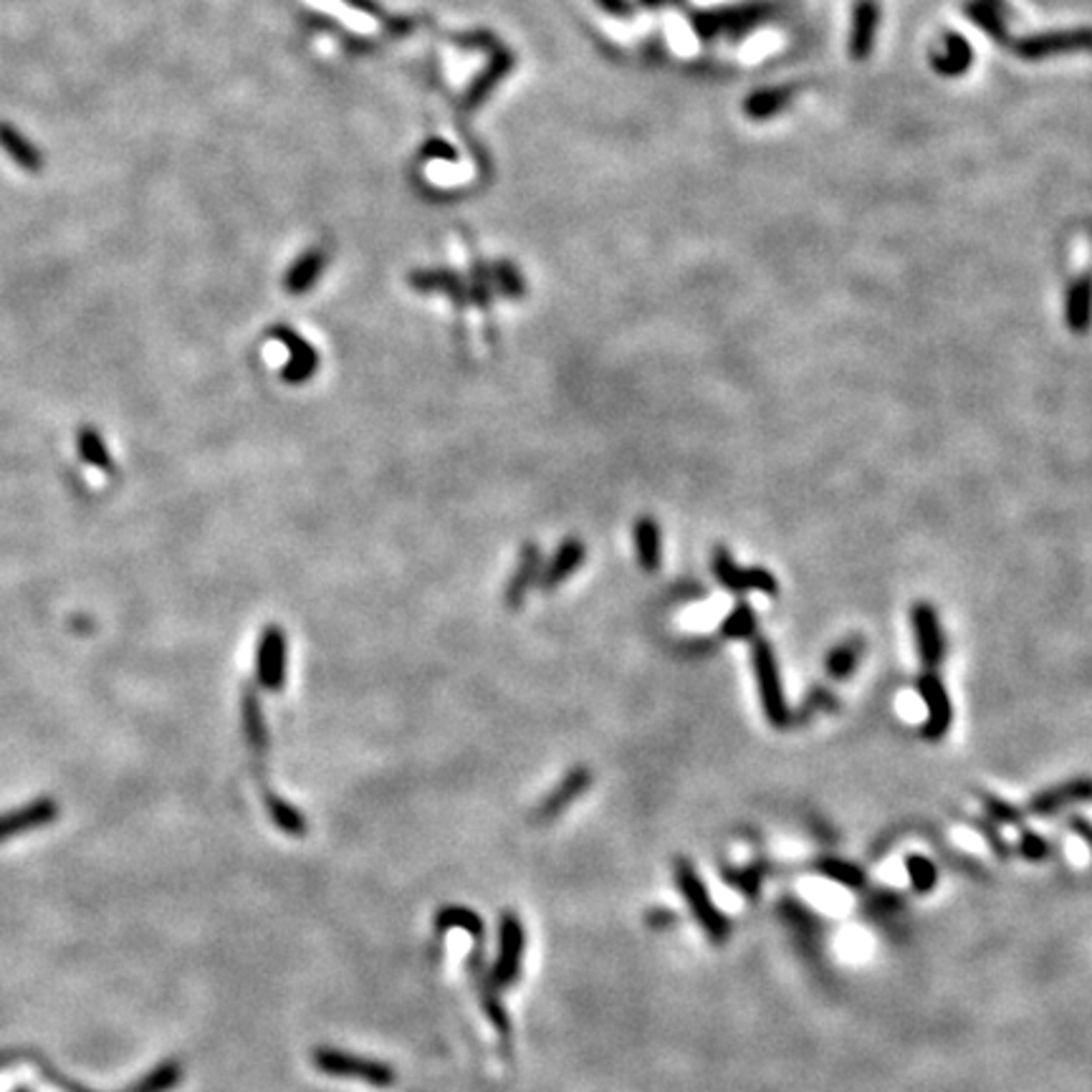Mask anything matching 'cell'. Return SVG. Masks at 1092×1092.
Segmentation results:
<instances>
[{
	"mask_svg": "<svg viewBox=\"0 0 1092 1092\" xmlns=\"http://www.w3.org/2000/svg\"><path fill=\"white\" fill-rule=\"evenodd\" d=\"M673 878L683 900H686L690 915L699 923L701 931L706 933V939L710 943H716V946H723V943L731 939L734 923H731V918H725L721 908L716 906V900L710 898L708 887L701 880L695 865L686 857H678L673 863Z\"/></svg>",
	"mask_w": 1092,
	"mask_h": 1092,
	"instance_id": "1",
	"label": "cell"
},
{
	"mask_svg": "<svg viewBox=\"0 0 1092 1092\" xmlns=\"http://www.w3.org/2000/svg\"><path fill=\"white\" fill-rule=\"evenodd\" d=\"M751 663H753V675H757L759 686V699L761 706H764V716L774 729H787L789 721H792V710H789V703L784 699V688H781V673L777 655H774L772 643L766 640H757L751 647Z\"/></svg>",
	"mask_w": 1092,
	"mask_h": 1092,
	"instance_id": "2",
	"label": "cell"
},
{
	"mask_svg": "<svg viewBox=\"0 0 1092 1092\" xmlns=\"http://www.w3.org/2000/svg\"><path fill=\"white\" fill-rule=\"evenodd\" d=\"M312 1062L316 1069L329 1077H344V1080H359L368 1082L372 1088H392L398 1082V1073L394 1067L385 1065V1062L368 1060V1057L342 1052V1049L334 1047H316L312 1054Z\"/></svg>",
	"mask_w": 1092,
	"mask_h": 1092,
	"instance_id": "3",
	"label": "cell"
},
{
	"mask_svg": "<svg viewBox=\"0 0 1092 1092\" xmlns=\"http://www.w3.org/2000/svg\"><path fill=\"white\" fill-rule=\"evenodd\" d=\"M1090 48L1092 28H1065V31L1037 33V36H1024L1012 44V51L1027 61H1039L1047 59V56L1069 51H1090Z\"/></svg>",
	"mask_w": 1092,
	"mask_h": 1092,
	"instance_id": "4",
	"label": "cell"
},
{
	"mask_svg": "<svg viewBox=\"0 0 1092 1092\" xmlns=\"http://www.w3.org/2000/svg\"><path fill=\"white\" fill-rule=\"evenodd\" d=\"M288 663V640L279 625L264 627L256 647V678L258 686L279 693L286 683Z\"/></svg>",
	"mask_w": 1092,
	"mask_h": 1092,
	"instance_id": "5",
	"label": "cell"
},
{
	"mask_svg": "<svg viewBox=\"0 0 1092 1092\" xmlns=\"http://www.w3.org/2000/svg\"><path fill=\"white\" fill-rule=\"evenodd\" d=\"M498 956L496 963H493L491 982L493 986H511L521 974V958H524V943L526 933L524 926H521L519 915L504 913L502 923H498Z\"/></svg>",
	"mask_w": 1092,
	"mask_h": 1092,
	"instance_id": "6",
	"label": "cell"
},
{
	"mask_svg": "<svg viewBox=\"0 0 1092 1092\" xmlns=\"http://www.w3.org/2000/svg\"><path fill=\"white\" fill-rule=\"evenodd\" d=\"M918 693L923 703H926V723H923V736L928 742H941L943 736L948 734L951 723H954V706H951V695L943 680L933 671H926L918 680Z\"/></svg>",
	"mask_w": 1092,
	"mask_h": 1092,
	"instance_id": "7",
	"label": "cell"
},
{
	"mask_svg": "<svg viewBox=\"0 0 1092 1092\" xmlns=\"http://www.w3.org/2000/svg\"><path fill=\"white\" fill-rule=\"evenodd\" d=\"M911 625H913L915 645H918L921 663L926 665V671H933V668H939V663L943 660V653H946L939 612H936L933 604L915 602L911 610Z\"/></svg>",
	"mask_w": 1092,
	"mask_h": 1092,
	"instance_id": "8",
	"label": "cell"
},
{
	"mask_svg": "<svg viewBox=\"0 0 1092 1092\" xmlns=\"http://www.w3.org/2000/svg\"><path fill=\"white\" fill-rule=\"evenodd\" d=\"M1088 802H1092V777H1075L1034 794L1027 812L1034 817H1052L1069 805H1088Z\"/></svg>",
	"mask_w": 1092,
	"mask_h": 1092,
	"instance_id": "9",
	"label": "cell"
},
{
	"mask_svg": "<svg viewBox=\"0 0 1092 1092\" xmlns=\"http://www.w3.org/2000/svg\"><path fill=\"white\" fill-rule=\"evenodd\" d=\"M468 969H470V976H474L478 999H481L485 1017H489L493 1030H496L498 1037H502V1047L506 1049V1052H509L511 1049V1021H509V1014H506V1009H504L502 999H498L496 991H493L491 974L485 971L483 961H481V948H476V954L468 958Z\"/></svg>",
	"mask_w": 1092,
	"mask_h": 1092,
	"instance_id": "10",
	"label": "cell"
},
{
	"mask_svg": "<svg viewBox=\"0 0 1092 1092\" xmlns=\"http://www.w3.org/2000/svg\"><path fill=\"white\" fill-rule=\"evenodd\" d=\"M273 336L288 349V362L281 370V379L288 385L309 383L316 375V370H319V355L312 349V344L301 340L291 329H276Z\"/></svg>",
	"mask_w": 1092,
	"mask_h": 1092,
	"instance_id": "11",
	"label": "cell"
},
{
	"mask_svg": "<svg viewBox=\"0 0 1092 1092\" xmlns=\"http://www.w3.org/2000/svg\"><path fill=\"white\" fill-rule=\"evenodd\" d=\"M589 784H592L589 766H574V769L554 787V792L539 802L537 812H534V820L537 822L556 820V817L565 812V809L572 805L577 797H582V794L587 792Z\"/></svg>",
	"mask_w": 1092,
	"mask_h": 1092,
	"instance_id": "12",
	"label": "cell"
},
{
	"mask_svg": "<svg viewBox=\"0 0 1092 1092\" xmlns=\"http://www.w3.org/2000/svg\"><path fill=\"white\" fill-rule=\"evenodd\" d=\"M769 16H772L769 3H746V5H738V9L710 13V16L701 20V28L706 36H714V33H721V31L723 33H744V31H751L753 26L764 24V20Z\"/></svg>",
	"mask_w": 1092,
	"mask_h": 1092,
	"instance_id": "13",
	"label": "cell"
},
{
	"mask_svg": "<svg viewBox=\"0 0 1092 1092\" xmlns=\"http://www.w3.org/2000/svg\"><path fill=\"white\" fill-rule=\"evenodd\" d=\"M584 559H587V547H584L577 537L565 539L554 552L552 559H549V565L541 569L539 587L544 592H554L559 584H565L569 577L577 574V569L584 565Z\"/></svg>",
	"mask_w": 1092,
	"mask_h": 1092,
	"instance_id": "14",
	"label": "cell"
},
{
	"mask_svg": "<svg viewBox=\"0 0 1092 1092\" xmlns=\"http://www.w3.org/2000/svg\"><path fill=\"white\" fill-rule=\"evenodd\" d=\"M56 817H59V807H56L54 799H36L31 805L13 809L9 814H0V842L31 833L36 827H44V824L54 822Z\"/></svg>",
	"mask_w": 1092,
	"mask_h": 1092,
	"instance_id": "15",
	"label": "cell"
},
{
	"mask_svg": "<svg viewBox=\"0 0 1092 1092\" xmlns=\"http://www.w3.org/2000/svg\"><path fill=\"white\" fill-rule=\"evenodd\" d=\"M880 26V9L876 0H857L852 11V31H850V54L855 61L868 59L876 46V33Z\"/></svg>",
	"mask_w": 1092,
	"mask_h": 1092,
	"instance_id": "16",
	"label": "cell"
},
{
	"mask_svg": "<svg viewBox=\"0 0 1092 1092\" xmlns=\"http://www.w3.org/2000/svg\"><path fill=\"white\" fill-rule=\"evenodd\" d=\"M541 569L544 567H541L539 547L534 544V541H528V544H524V549H521L519 565H517V569H513L511 580H509V584H506V592H504V600L511 610L521 608V602L526 600L532 584L539 580Z\"/></svg>",
	"mask_w": 1092,
	"mask_h": 1092,
	"instance_id": "17",
	"label": "cell"
},
{
	"mask_svg": "<svg viewBox=\"0 0 1092 1092\" xmlns=\"http://www.w3.org/2000/svg\"><path fill=\"white\" fill-rule=\"evenodd\" d=\"M1065 324L1073 334H1088L1092 329V273H1082L1067 286Z\"/></svg>",
	"mask_w": 1092,
	"mask_h": 1092,
	"instance_id": "18",
	"label": "cell"
},
{
	"mask_svg": "<svg viewBox=\"0 0 1092 1092\" xmlns=\"http://www.w3.org/2000/svg\"><path fill=\"white\" fill-rule=\"evenodd\" d=\"M971 61H974V48L969 46L967 39L958 36V33H948V36L943 39L941 51L931 54L933 69L941 76H961L963 72H969Z\"/></svg>",
	"mask_w": 1092,
	"mask_h": 1092,
	"instance_id": "19",
	"label": "cell"
},
{
	"mask_svg": "<svg viewBox=\"0 0 1092 1092\" xmlns=\"http://www.w3.org/2000/svg\"><path fill=\"white\" fill-rule=\"evenodd\" d=\"M663 539H660V524L653 517H640L635 524V552L638 562L645 572H658L663 559Z\"/></svg>",
	"mask_w": 1092,
	"mask_h": 1092,
	"instance_id": "20",
	"label": "cell"
},
{
	"mask_svg": "<svg viewBox=\"0 0 1092 1092\" xmlns=\"http://www.w3.org/2000/svg\"><path fill=\"white\" fill-rule=\"evenodd\" d=\"M241 716L245 742H249V746L256 753H266V749H269V729H266L264 708H260V701L253 688H245L241 701Z\"/></svg>",
	"mask_w": 1092,
	"mask_h": 1092,
	"instance_id": "21",
	"label": "cell"
},
{
	"mask_svg": "<svg viewBox=\"0 0 1092 1092\" xmlns=\"http://www.w3.org/2000/svg\"><path fill=\"white\" fill-rule=\"evenodd\" d=\"M435 928H438L440 933L453 931V928H458V931H466L470 939L476 941L478 948H481V943L485 939L481 915L470 911V908H463V906L440 908L438 915H435Z\"/></svg>",
	"mask_w": 1092,
	"mask_h": 1092,
	"instance_id": "22",
	"label": "cell"
},
{
	"mask_svg": "<svg viewBox=\"0 0 1092 1092\" xmlns=\"http://www.w3.org/2000/svg\"><path fill=\"white\" fill-rule=\"evenodd\" d=\"M797 91H799V87H789V84H784V87L759 89V91H753L749 99H746L744 109H746V115H749L751 119L774 117V115H777V111H781L789 102H792Z\"/></svg>",
	"mask_w": 1092,
	"mask_h": 1092,
	"instance_id": "23",
	"label": "cell"
},
{
	"mask_svg": "<svg viewBox=\"0 0 1092 1092\" xmlns=\"http://www.w3.org/2000/svg\"><path fill=\"white\" fill-rule=\"evenodd\" d=\"M710 567H714L716 580L723 584L729 592H749V569L738 567L736 559L725 547H716L714 554H710Z\"/></svg>",
	"mask_w": 1092,
	"mask_h": 1092,
	"instance_id": "24",
	"label": "cell"
},
{
	"mask_svg": "<svg viewBox=\"0 0 1092 1092\" xmlns=\"http://www.w3.org/2000/svg\"><path fill=\"white\" fill-rule=\"evenodd\" d=\"M967 13L969 18L974 20V24L982 28L984 33H989L991 39L997 41H1004L1009 39L1006 36V26H1004V9L999 0H971V3L967 5Z\"/></svg>",
	"mask_w": 1092,
	"mask_h": 1092,
	"instance_id": "25",
	"label": "cell"
},
{
	"mask_svg": "<svg viewBox=\"0 0 1092 1092\" xmlns=\"http://www.w3.org/2000/svg\"><path fill=\"white\" fill-rule=\"evenodd\" d=\"M266 809H269L271 822L276 824L284 835H288V837H304L306 835V817L301 814L294 805H288L284 797H276L273 792H266Z\"/></svg>",
	"mask_w": 1092,
	"mask_h": 1092,
	"instance_id": "26",
	"label": "cell"
},
{
	"mask_svg": "<svg viewBox=\"0 0 1092 1092\" xmlns=\"http://www.w3.org/2000/svg\"><path fill=\"white\" fill-rule=\"evenodd\" d=\"M814 872L824 880H833V883L850 887V891H859L865 887V872L859 870V865L848 863V859L840 857H822L814 863Z\"/></svg>",
	"mask_w": 1092,
	"mask_h": 1092,
	"instance_id": "27",
	"label": "cell"
},
{
	"mask_svg": "<svg viewBox=\"0 0 1092 1092\" xmlns=\"http://www.w3.org/2000/svg\"><path fill=\"white\" fill-rule=\"evenodd\" d=\"M859 658H863V640H844V643L827 653V658H824V671H827V675H833L835 680H844L855 673Z\"/></svg>",
	"mask_w": 1092,
	"mask_h": 1092,
	"instance_id": "28",
	"label": "cell"
},
{
	"mask_svg": "<svg viewBox=\"0 0 1092 1092\" xmlns=\"http://www.w3.org/2000/svg\"><path fill=\"white\" fill-rule=\"evenodd\" d=\"M906 876L911 880L915 896H928L939 885V868H936V863L931 857L918 855V852L906 857Z\"/></svg>",
	"mask_w": 1092,
	"mask_h": 1092,
	"instance_id": "29",
	"label": "cell"
},
{
	"mask_svg": "<svg viewBox=\"0 0 1092 1092\" xmlns=\"http://www.w3.org/2000/svg\"><path fill=\"white\" fill-rule=\"evenodd\" d=\"M76 446H79V455L84 458V461L91 463V466L99 468V470H111V455L107 450V443H104L102 435H99V430H94L91 425L81 428L79 433H76Z\"/></svg>",
	"mask_w": 1092,
	"mask_h": 1092,
	"instance_id": "30",
	"label": "cell"
},
{
	"mask_svg": "<svg viewBox=\"0 0 1092 1092\" xmlns=\"http://www.w3.org/2000/svg\"><path fill=\"white\" fill-rule=\"evenodd\" d=\"M721 878L731 887H736V893H742L746 900H757L761 893V880H764V870L759 865H746V868H723Z\"/></svg>",
	"mask_w": 1092,
	"mask_h": 1092,
	"instance_id": "31",
	"label": "cell"
},
{
	"mask_svg": "<svg viewBox=\"0 0 1092 1092\" xmlns=\"http://www.w3.org/2000/svg\"><path fill=\"white\" fill-rule=\"evenodd\" d=\"M721 632L731 640L753 638V632H757V615H753V610L749 608V604L738 602L736 608L723 617Z\"/></svg>",
	"mask_w": 1092,
	"mask_h": 1092,
	"instance_id": "32",
	"label": "cell"
},
{
	"mask_svg": "<svg viewBox=\"0 0 1092 1092\" xmlns=\"http://www.w3.org/2000/svg\"><path fill=\"white\" fill-rule=\"evenodd\" d=\"M180 1065L178 1062H165V1065L154 1067L145 1080H139L130 1092H170L175 1084L180 1082Z\"/></svg>",
	"mask_w": 1092,
	"mask_h": 1092,
	"instance_id": "33",
	"label": "cell"
},
{
	"mask_svg": "<svg viewBox=\"0 0 1092 1092\" xmlns=\"http://www.w3.org/2000/svg\"><path fill=\"white\" fill-rule=\"evenodd\" d=\"M978 799H982L986 817H989V820L994 824H1014V827H1021L1024 812H1021L1019 807L1009 805V802L997 797V794H978Z\"/></svg>",
	"mask_w": 1092,
	"mask_h": 1092,
	"instance_id": "34",
	"label": "cell"
},
{
	"mask_svg": "<svg viewBox=\"0 0 1092 1092\" xmlns=\"http://www.w3.org/2000/svg\"><path fill=\"white\" fill-rule=\"evenodd\" d=\"M969 824H971V827H974V829H976V833H978V835H982V837H984V840H986V844H989V848H991V852H994V855H997L999 859H1002V863H1006V859H1009V857H1012V848H1009V842H1006V840H1004V837H1002V833H999V829H997V824H994V822H986V820H976V817H974V820H969Z\"/></svg>",
	"mask_w": 1092,
	"mask_h": 1092,
	"instance_id": "35",
	"label": "cell"
},
{
	"mask_svg": "<svg viewBox=\"0 0 1092 1092\" xmlns=\"http://www.w3.org/2000/svg\"><path fill=\"white\" fill-rule=\"evenodd\" d=\"M1019 855L1027 859V863H1042V859L1049 857V842L1045 840V837L1032 833V829H1024L1021 827L1019 833V844H1017Z\"/></svg>",
	"mask_w": 1092,
	"mask_h": 1092,
	"instance_id": "36",
	"label": "cell"
},
{
	"mask_svg": "<svg viewBox=\"0 0 1092 1092\" xmlns=\"http://www.w3.org/2000/svg\"><path fill=\"white\" fill-rule=\"evenodd\" d=\"M868 908L880 918H893V915L903 911V898L893 891H880L868 898Z\"/></svg>",
	"mask_w": 1092,
	"mask_h": 1092,
	"instance_id": "37",
	"label": "cell"
},
{
	"mask_svg": "<svg viewBox=\"0 0 1092 1092\" xmlns=\"http://www.w3.org/2000/svg\"><path fill=\"white\" fill-rule=\"evenodd\" d=\"M0 143H3L5 150L18 160V165L31 167V170L36 167V154H33L31 147L24 145V139H18L11 130H5V126H0Z\"/></svg>",
	"mask_w": 1092,
	"mask_h": 1092,
	"instance_id": "38",
	"label": "cell"
},
{
	"mask_svg": "<svg viewBox=\"0 0 1092 1092\" xmlns=\"http://www.w3.org/2000/svg\"><path fill=\"white\" fill-rule=\"evenodd\" d=\"M749 592H761L766 597H777L779 582L769 569L764 567H749Z\"/></svg>",
	"mask_w": 1092,
	"mask_h": 1092,
	"instance_id": "39",
	"label": "cell"
},
{
	"mask_svg": "<svg viewBox=\"0 0 1092 1092\" xmlns=\"http://www.w3.org/2000/svg\"><path fill=\"white\" fill-rule=\"evenodd\" d=\"M645 923L653 928V931H665V928H671V926H675V923H678V915H675L673 911H668V908H653V911L645 913Z\"/></svg>",
	"mask_w": 1092,
	"mask_h": 1092,
	"instance_id": "40",
	"label": "cell"
},
{
	"mask_svg": "<svg viewBox=\"0 0 1092 1092\" xmlns=\"http://www.w3.org/2000/svg\"><path fill=\"white\" fill-rule=\"evenodd\" d=\"M1069 829H1073V833L1080 837V840L1088 844V850L1092 852V824L1084 820V817H1073V820H1069Z\"/></svg>",
	"mask_w": 1092,
	"mask_h": 1092,
	"instance_id": "41",
	"label": "cell"
}]
</instances>
